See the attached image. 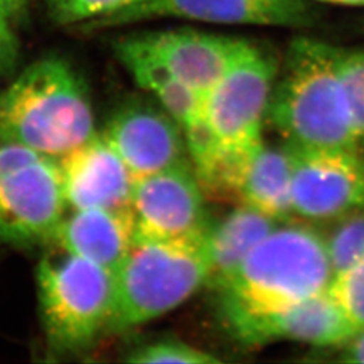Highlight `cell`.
Returning <instances> with one entry per match:
<instances>
[{
    "label": "cell",
    "instance_id": "6da1fadb",
    "mask_svg": "<svg viewBox=\"0 0 364 364\" xmlns=\"http://www.w3.org/2000/svg\"><path fill=\"white\" fill-rule=\"evenodd\" d=\"M333 272L326 239L311 227H275L216 290L225 328L250 317L278 312L326 291Z\"/></svg>",
    "mask_w": 364,
    "mask_h": 364
},
{
    "label": "cell",
    "instance_id": "7a4b0ae2",
    "mask_svg": "<svg viewBox=\"0 0 364 364\" xmlns=\"http://www.w3.org/2000/svg\"><path fill=\"white\" fill-rule=\"evenodd\" d=\"M95 134L88 85L61 57L33 63L0 93V144L58 159Z\"/></svg>",
    "mask_w": 364,
    "mask_h": 364
},
{
    "label": "cell",
    "instance_id": "3957f363",
    "mask_svg": "<svg viewBox=\"0 0 364 364\" xmlns=\"http://www.w3.org/2000/svg\"><path fill=\"white\" fill-rule=\"evenodd\" d=\"M338 49L299 37L287 49L267 117L287 144L304 150H352L358 138L338 73Z\"/></svg>",
    "mask_w": 364,
    "mask_h": 364
},
{
    "label": "cell",
    "instance_id": "277c9868",
    "mask_svg": "<svg viewBox=\"0 0 364 364\" xmlns=\"http://www.w3.org/2000/svg\"><path fill=\"white\" fill-rule=\"evenodd\" d=\"M203 242L136 240L114 273L107 333H122L174 311L207 285Z\"/></svg>",
    "mask_w": 364,
    "mask_h": 364
},
{
    "label": "cell",
    "instance_id": "5b68a950",
    "mask_svg": "<svg viewBox=\"0 0 364 364\" xmlns=\"http://www.w3.org/2000/svg\"><path fill=\"white\" fill-rule=\"evenodd\" d=\"M50 246L36 272L41 324L50 351L75 355L107 333L114 273Z\"/></svg>",
    "mask_w": 364,
    "mask_h": 364
},
{
    "label": "cell",
    "instance_id": "8992f818",
    "mask_svg": "<svg viewBox=\"0 0 364 364\" xmlns=\"http://www.w3.org/2000/svg\"><path fill=\"white\" fill-rule=\"evenodd\" d=\"M277 72L273 54L248 42L204 96V119L213 153L208 164L196 173L197 177L218 159H246L263 144L262 130Z\"/></svg>",
    "mask_w": 364,
    "mask_h": 364
},
{
    "label": "cell",
    "instance_id": "52a82bcc",
    "mask_svg": "<svg viewBox=\"0 0 364 364\" xmlns=\"http://www.w3.org/2000/svg\"><path fill=\"white\" fill-rule=\"evenodd\" d=\"M57 159L0 144V245H50L65 215Z\"/></svg>",
    "mask_w": 364,
    "mask_h": 364
},
{
    "label": "cell",
    "instance_id": "ba28073f",
    "mask_svg": "<svg viewBox=\"0 0 364 364\" xmlns=\"http://www.w3.org/2000/svg\"><path fill=\"white\" fill-rule=\"evenodd\" d=\"M192 164L135 178L131 215L136 240L203 242L209 220Z\"/></svg>",
    "mask_w": 364,
    "mask_h": 364
},
{
    "label": "cell",
    "instance_id": "9c48e42d",
    "mask_svg": "<svg viewBox=\"0 0 364 364\" xmlns=\"http://www.w3.org/2000/svg\"><path fill=\"white\" fill-rule=\"evenodd\" d=\"M290 149L294 215L306 220H338L364 208V162L356 149Z\"/></svg>",
    "mask_w": 364,
    "mask_h": 364
},
{
    "label": "cell",
    "instance_id": "30bf717a",
    "mask_svg": "<svg viewBox=\"0 0 364 364\" xmlns=\"http://www.w3.org/2000/svg\"><path fill=\"white\" fill-rule=\"evenodd\" d=\"M180 18L209 23L304 27L314 21L304 0H141L81 23V30L129 26L144 21Z\"/></svg>",
    "mask_w": 364,
    "mask_h": 364
},
{
    "label": "cell",
    "instance_id": "8fae6325",
    "mask_svg": "<svg viewBox=\"0 0 364 364\" xmlns=\"http://www.w3.org/2000/svg\"><path fill=\"white\" fill-rule=\"evenodd\" d=\"M102 136L135 178L192 164L181 126L158 103L131 100L117 107Z\"/></svg>",
    "mask_w": 364,
    "mask_h": 364
},
{
    "label": "cell",
    "instance_id": "7c38bea8",
    "mask_svg": "<svg viewBox=\"0 0 364 364\" xmlns=\"http://www.w3.org/2000/svg\"><path fill=\"white\" fill-rule=\"evenodd\" d=\"M112 50L134 81L153 95L158 105L181 126L193 169L204 165L213 151L204 119V97L182 82L150 50L139 34L117 38Z\"/></svg>",
    "mask_w": 364,
    "mask_h": 364
},
{
    "label": "cell",
    "instance_id": "4fadbf2b",
    "mask_svg": "<svg viewBox=\"0 0 364 364\" xmlns=\"http://www.w3.org/2000/svg\"><path fill=\"white\" fill-rule=\"evenodd\" d=\"M66 208L131 210L135 177L102 134L57 159Z\"/></svg>",
    "mask_w": 364,
    "mask_h": 364
},
{
    "label": "cell",
    "instance_id": "5bb4252c",
    "mask_svg": "<svg viewBox=\"0 0 364 364\" xmlns=\"http://www.w3.org/2000/svg\"><path fill=\"white\" fill-rule=\"evenodd\" d=\"M228 332L247 347L279 340L333 347L346 344L358 333L328 290L287 309L239 321Z\"/></svg>",
    "mask_w": 364,
    "mask_h": 364
},
{
    "label": "cell",
    "instance_id": "9a60e30c",
    "mask_svg": "<svg viewBox=\"0 0 364 364\" xmlns=\"http://www.w3.org/2000/svg\"><path fill=\"white\" fill-rule=\"evenodd\" d=\"M170 70L203 97L247 46V39L178 28L139 34Z\"/></svg>",
    "mask_w": 364,
    "mask_h": 364
},
{
    "label": "cell",
    "instance_id": "2e32d148",
    "mask_svg": "<svg viewBox=\"0 0 364 364\" xmlns=\"http://www.w3.org/2000/svg\"><path fill=\"white\" fill-rule=\"evenodd\" d=\"M134 242L131 210L78 209L64 215L50 245L115 273Z\"/></svg>",
    "mask_w": 364,
    "mask_h": 364
},
{
    "label": "cell",
    "instance_id": "e0dca14e",
    "mask_svg": "<svg viewBox=\"0 0 364 364\" xmlns=\"http://www.w3.org/2000/svg\"><path fill=\"white\" fill-rule=\"evenodd\" d=\"M275 227L277 221L247 205H239L220 220L210 221L203 240L208 262L205 287L215 291L224 287Z\"/></svg>",
    "mask_w": 364,
    "mask_h": 364
},
{
    "label": "cell",
    "instance_id": "ac0fdd59",
    "mask_svg": "<svg viewBox=\"0 0 364 364\" xmlns=\"http://www.w3.org/2000/svg\"><path fill=\"white\" fill-rule=\"evenodd\" d=\"M293 154L289 144H262L248 164L236 203L257 209L275 221H287L291 207Z\"/></svg>",
    "mask_w": 364,
    "mask_h": 364
},
{
    "label": "cell",
    "instance_id": "d6986e66",
    "mask_svg": "<svg viewBox=\"0 0 364 364\" xmlns=\"http://www.w3.org/2000/svg\"><path fill=\"white\" fill-rule=\"evenodd\" d=\"M326 239V252L333 275L364 260V208L338 219Z\"/></svg>",
    "mask_w": 364,
    "mask_h": 364
},
{
    "label": "cell",
    "instance_id": "ffe728a7",
    "mask_svg": "<svg viewBox=\"0 0 364 364\" xmlns=\"http://www.w3.org/2000/svg\"><path fill=\"white\" fill-rule=\"evenodd\" d=\"M129 363H219L220 359L178 338H158L135 347L123 359Z\"/></svg>",
    "mask_w": 364,
    "mask_h": 364
},
{
    "label": "cell",
    "instance_id": "44dd1931",
    "mask_svg": "<svg viewBox=\"0 0 364 364\" xmlns=\"http://www.w3.org/2000/svg\"><path fill=\"white\" fill-rule=\"evenodd\" d=\"M338 73L346 92L352 127L358 141L364 139V50L338 49Z\"/></svg>",
    "mask_w": 364,
    "mask_h": 364
},
{
    "label": "cell",
    "instance_id": "7402d4cb",
    "mask_svg": "<svg viewBox=\"0 0 364 364\" xmlns=\"http://www.w3.org/2000/svg\"><path fill=\"white\" fill-rule=\"evenodd\" d=\"M328 293L355 329L364 331V260L333 275Z\"/></svg>",
    "mask_w": 364,
    "mask_h": 364
},
{
    "label": "cell",
    "instance_id": "603a6c76",
    "mask_svg": "<svg viewBox=\"0 0 364 364\" xmlns=\"http://www.w3.org/2000/svg\"><path fill=\"white\" fill-rule=\"evenodd\" d=\"M19 58V41L9 19L0 15V77L11 73Z\"/></svg>",
    "mask_w": 364,
    "mask_h": 364
},
{
    "label": "cell",
    "instance_id": "cb8c5ba5",
    "mask_svg": "<svg viewBox=\"0 0 364 364\" xmlns=\"http://www.w3.org/2000/svg\"><path fill=\"white\" fill-rule=\"evenodd\" d=\"M341 360L347 363H364V331L358 332L346 343Z\"/></svg>",
    "mask_w": 364,
    "mask_h": 364
},
{
    "label": "cell",
    "instance_id": "d4e9b609",
    "mask_svg": "<svg viewBox=\"0 0 364 364\" xmlns=\"http://www.w3.org/2000/svg\"><path fill=\"white\" fill-rule=\"evenodd\" d=\"M25 10V0H0V15L6 19L19 16Z\"/></svg>",
    "mask_w": 364,
    "mask_h": 364
},
{
    "label": "cell",
    "instance_id": "484cf974",
    "mask_svg": "<svg viewBox=\"0 0 364 364\" xmlns=\"http://www.w3.org/2000/svg\"><path fill=\"white\" fill-rule=\"evenodd\" d=\"M328 3H336V4H348V6H363L364 0H323Z\"/></svg>",
    "mask_w": 364,
    "mask_h": 364
},
{
    "label": "cell",
    "instance_id": "4316f807",
    "mask_svg": "<svg viewBox=\"0 0 364 364\" xmlns=\"http://www.w3.org/2000/svg\"><path fill=\"white\" fill-rule=\"evenodd\" d=\"M362 158H363V162H364V154H363V156H362Z\"/></svg>",
    "mask_w": 364,
    "mask_h": 364
},
{
    "label": "cell",
    "instance_id": "83f0119b",
    "mask_svg": "<svg viewBox=\"0 0 364 364\" xmlns=\"http://www.w3.org/2000/svg\"><path fill=\"white\" fill-rule=\"evenodd\" d=\"M139 1H141V0H139Z\"/></svg>",
    "mask_w": 364,
    "mask_h": 364
}]
</instances>
